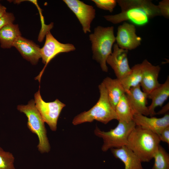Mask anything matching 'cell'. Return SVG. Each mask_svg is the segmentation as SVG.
Returning a JSON list of instances; mask_svg holds the SVG:
<instances>
[{
    "label": "cell",
    "instance_id": "15",
    "mask_svg": "<svg viewBox=\"0 0 169 169\" xmlns=\"http://www.w3.org/2000/svg\"><path fill=\"white\" fill-rule=\"evenodd\" d=\"M125 95L135 114L149 115L147 106L148 94L141 89L140 85L131 88Z\"/></svg>",
    "mask_w": 169,
    "mask_h": 169
},
{
    "label": "cell",
    "instance_id": "27",
    "mask_svg": "<svg viewBox=\"0 0 169 169\" xmlns=\"http://www.w3.org/2000/svg\"><path fill=\"white\" fill-rule=\"evenodd\" d=\"M161 141L169 144V126L164 129L158 136Z\"/></svg>",
    "mask_w": 169,
    "mask_h": 169
},
{
    "label": "cell",
    "instance_id": "11",
    "mask_svg": "<svg viewBox=\"0 0 169 169\" xmlns=\"http://www.w3.org/2000/svg\"><path fill=\"white\" fill-rule=\"evenodd\" d=\"M141 38L136 34L134 25L125 22L118 27L115 41L119 48L134 49L141 44Z\"/></svg>",
    "mask_w": 169,
    "mask_h": 169
},
{
    "label": "cell",
    "instance_id": "7",
    "mask_svg": "<svg viewBox=\"0 0 169 169\" xmlns=\"http://www.w3.org/2000/svg\"><path fill=\"white\" fill-rule=\"evenodd\" d=\"M39 90L34 95L35 106L44 122L46 123L50 129L55 131L57 129V123L60 113L65 105L56 99L49 102L42 99Z\"/></svg>",
    "mask_w": 169,
    "mask_h": 169
},
{
    "label": "cell",
    "instance_id": "1",
    "mask_svg": "<svg viewBox=\"0 0 169 169\" xmlns=\"http://www.w3.org/2000/svg\"><path fill=\"white\" fill-rule=\"evenodd\" d=\"M120 13L104 16L107 21L116 24L129 21L138 26L147 24L150 19L161 16L157 5L148 0H118Z\"/></svg>",
    "mask_w": 169,
    "mask_h": 169
},
{
    "label": "cell",
    "instance_id": "25",
    "mask_svg": "<svg viewBox=\"0 0 169 169\" xmlns=\"http://www.w3.org/2000/svg\"><path fill=\"white\" fill-rule=\"evenodd\" d=\"M161 16L166 18H169V0H163L160 1L157 5Z\"/></svg>",
    "mask_w": 169,
    "mask_h": 169
},
{
    "label": "cell",
    "instance_id": "22",
    "mask_svg": "<svg viewBox=\"0 0 169 169\" xmlns=\"http://www.w3.org/2000/svg\"><path fill=\"white\" fill-rule=\"evenodd\" d=\"M153 158L154 163L152 169H169V154L160 145Z\"/></svg>",
    "mask_w": 169,
    "mask_h": 169
},
{
    "label": "cell",
    "instance_id": "28",
    "mask_svg": "<svg viewBox=\"0 0 169 169\" xmlns=\"http://www.w3.org/2000/svg\"><path fill=\"white\" fill-rule=\"evenodd\" d=\"M169 110V102L166 104L165 105L162 107L161 109L157 112L156 113V115H162L166 114Z\"/></svg>",
    "mask_w": 169,
    "mask_h": 169
},
{
    "label": "cell",
    "instance_id": "5",
    "mask_svg": "<svg viewBox=\"0 0 169 169\" xmlns=\"http://www.w3.org/2000/svg\"><path fill=\"white\" fill-rule=\"evenodd\" d=\"M17 109L25 115L28 119V128L37 136L39 141L37 146L38 151L41 153L48 152L50 146L44 122L35 106L34 100H31L26 105H19Z\"/></svg>",
    "mask_w": 169,
    "mask_h": 169
},
{
    "label": "cell",
    "instance_id": "8",
    "mask_svg": "<svg viewBox=\"0 0 169 169\" xmlns=\"http://www.w3.org/2000/svg\"><path fill=\"white\" fill-rule=\"evenodd\" d=\"M75 49L74 46L71 44H63L58 41L49 31L46 34L44 44L40 49V54L42 62L45 65L44 71L48 64L56 55L61 53L68 52Z\"/></svg>",
    "mask_w": 169,
    "mask_h": 169
},
{
    "label": "cell",
    "instance_id": "3",
    "mask_svg": "<svg viewBox=\"0 0 169 169\" xmlns=\"http://www.w3.org/2000/svg\"><path fill=\"white\" fill-rule=\"evenodd\" d=\"M89 37L91 43L93 59L100 64L103 71L107 72L106 60L112 53V47L115 41L114 27L98 26Z\"/></svg>",
    "mask_w": 169,
    "mask_h": 169
},
{
    "label": "cell",
    "instance_id": "23",
    "mask_svg": "<svg viewBox=\"0 0 169 169\" xmlns=\"http://www.w3.org/2000/svg\"><path fill=\"white\" fill-rule=\"evenodd\" d=\"M14 161L13 154L0 147V169H15Z\"/></svg>",
    "mask_w": 169,
    "mask_h": 169
},
{
    "label": "cell",
    "instance_id": "17",
    "mask_svg": "<svg viewBox=\"0 0 169 169\" xmlns=\"http://www.w3.org/2000/svg\"><path fill=\"white\" fill-rule=\"evenodd\" d=\"M110 149L114 156L123 162L125 169H144L139 158L126 146Z\"/></svg>",
    "mask_w": 169,
    "mask_h": 169
},
{
    "label": "cell",
    "instance_id": "29",
    "mask_svg": "<svg viewBox=\"0 0 169 169\" xmlns=\"http://www.w3.org/2000/svg\"><path fill=\"white\" fill-rule=\"evenodd\" d=\"M6 9V7L0 3V18L7 13Z\"/></svg>",
    "mask_w": 169,
    "mask_h": 169
},
{
    "label": "cell",
    "instance_id": "9",
    "mask_svg": "<svg viewBox=\"0 0 169 169\" xmlns=\"http://www.w3.org/2000/svg\"><path fill=\"white\" fill-rule=\"evenodd\" d=\"M63 1L78 19L84 33L90 32V24L95 15V10L93 6L79 0Z\"/></svg>",
    "mask_w": 169,
    "mask_h": 169
},
{
    "label": "cell",
    "instance_id": "20",
    "mask_svg": "<svg viewBox=\"0 0 169 169\" xmlns=\"http://www.w3.org/2000/svg\"><path fill=\"white\" fill-rule=\"evenodd\" d=\"M115 110L118 121L128 123L132 121L134 112L125 95L124 94L116 104Z\"/></svg>",
    "mask_w": 169,
    "mask_h": 169
},
{
    "label": "cell",
    "instance_id": "21",
    "mask_svg": "<svg viewBox=\"0 0 169 169\" xmlns=\"http://www.w3.org/2000/svg\"><path fill=\"white\" fill-rule=\"evenodd\" d=\"M131 72L125 77L119 80L125 93L131 88L140 84L142 75L141 63L135 64L131 68Z\"/></svg>",
    "mask_w": 169,
    "mask_h": 169
},
{
    "label": "cell",
    "instance_id": "14",
    "mask_svg": "<svg viewBox=\"0 0 169 169\" xmlns=\"http://www.w3.org/2000/svg\"><path fill=\"white\" fill-rule=\"evenodd\" d=\"M13 47H15L25 59L32 64H36L41 58L40 49L33 41L21 36L18 37Z\"/></svg>",
    "mask_w": 169,
    "mask_h": 169
},
{
    "label": "cell",
    "instance_id": "26",
    "mask_svg": "<svg viewBox=\"0 0 169 169\" xmlns=\"http://www.w3.org/2000/svg\"><path fill=\"white\" fill-rule=\"evenodd\" d=\"M14 19L15 17L13 14L7 12L0 18V29L5 25L13 23Z\"/></svg>",
    "mask_w": 169,
    "mask_h": 169
},
{
    "label": "cell",
    "instance_id": "6",
    "mask_svg": "<svg viewBox=\"0 0 169 169\" xmlns=\"http://www.w3.org/2000/svg\"><path fill=\"white\" fill-rule=\"evenodd\" d=\"M136 125L133 120L128 123L119 121L118 124L114 129L106 132L101 131L97 127L94 130V133L103 139L101 149L105 152L110 149L118 148L126 146L128 137Z\"/></svg>",
    "mask_w": 169,
    "mask_h": 169
},
{
    "label": "cell",
    "instance_id": "12",
    "mask_svg": "<svg viewBox=\"0 0 169 169\" xmlns=\"http://www.w3.org/2000/svg\"><path fill=\"white\" fill-rule=\"evenodd\" d=\"M141 64L142 75L140 85L143 91L148 94L161 84L158 81L161 67L152 65L146 59Z\"/></svg>",
    "mask_w": 169,
    "mask_h": 169
},
{
    "label": "cell",
    "instance_id": "2",
    "mask_svg": "<svg viewBox=\"0 0 169 169\" xmlns=\"http://www.w3.org/2000/svg\"><path fill=\"white\" fill-rule=\"evenodd\" d=\"M160 141L158 135L136 125L130 134L126 146L141 162H148L153 158Z\"/></svg>",
    "mask_w": 169,
    "mask_h": 169
},
{
    "label": "cell",
    "instance_id": "18",
    "mask_svg": "<svg viewBox=\"0 0 169 169\" xmlns=\"http://www.w3.org/2000/svg\"><path fill=\"white\" fill-rule=\"evenodd\" d=\"M102 83L106 89L108 98L112 107H115L121 97L125 93V90L118 79H112L108 77L105 78Z\"/></svg>",
    "mask_w": 169,
    "mask_h": 169
},
{
    "label": "cell",
    "instance_id": "16",
    "mask_svg": "<svg viewBox=\"0 0 169 169\" xmlns=\"http://www.w3.org/2000/svg\"><path fill=\"white\" fill-rule=\"evenodd\" d=\"M169 96V77L162 84L148 94V98L151 100V104L148 106L149 115L152 117L156 115L155 111L157 106H162Z\"/></svg>",
    "mask_w": 169,
    "mask_h": 169
},
{
    "label": "cell",
    "instance_id": "10",
    "mask_svg": "<svg viewBox=\"0 0 169 169\" xmlns=\"http://www.w3.org/2000/svg\"><path fill=\"white\" fill-rule=\"evenodd\" d=\"M128 50L119 48L117 44L113 45V51L108 56L106 63L113 70L117 79L120 80L128 74L131 69L129 65Z\"/></svg>",
    "mask_w": 169,
    "mask_h": 169
},
{
    "label": "cell",
    "instance_id": "24",
    "mask_svg": "<svg viewBox=\"0 0 169 169\" xmlns=\"http://www.w3.org/2000/svg\"><path fill=\"white\" fill-rule=\"evenodd\" d=\"M98 8L112 12L115 7L117 1L115 0H92Z\"/></svg>",
    "mask_w": 169,
    "mask_h": 169
},
{
    "label": "cell",
    "instance_id": "13",
    "mask_svg": "<svg viewBox=\"0 0 169 169\" xmlns=\"http://www.w3.org/2000/svg\"><path fill=\"white\" fill-rule=\"evenodd\" d=\"M132 120L137 125L149 130L158 136L166 127L169 126V115L166 113L161 118L148 117L139 114L134 115Z\"/></svg>",
    "mask_w": 169,
    "mask_h": 169
},
{
    "label": "cell",
    "instance_id": "4",
    "mask_svg": "<svg viewBox=\"0 0 169 169\" xmlns=\"http://www.w3.org/2000/svg\"><path fill=\"white\" fill-rule=\"evenodd\" d=\"M100 96L99 99L91 109L81 113L75 116L72 124L76 125L86 122H91L96 120L106 124L113 120H118L115 109L110 104L107 91L102 82L98 86Z\"/></svg>",
    "mask_w": 169,
    "mask_h": 169
},
{
    "label": "cell",
    "instance_id": "19",
    "mask_svg": "<svg viewBox=\"0 0 169 169\" xmlns=\"http://www.w3.org/2000/svg\"><path fill=\"white\" fill-rule=\"evenodd\" d=\"M21 36L18 24H8L0 29V44L3 49H9L17 38Z\"/></svg>",
    "mask_w": 169,
    "mask_h": 169
}]
</instances>
